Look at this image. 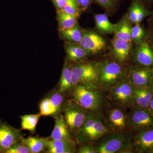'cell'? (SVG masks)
Segmentation results:
<instances>
[{"instance_id": "52a82bcc", "label": "cell", "mask_w": 153, "mask_h": 153, "mask_svg": "<svg viewBox=\"0 0 153 153\" xmlns=\"http://www.w3.org/2000/svg\"><path fill=\"white\" fill-rule=\"evenodd\" d=\"M126 109L120 107L109 105L102 113L105 123L112 131L130 132L128 114L126 112Z\"/></svg>"}, {"instance_id": "7c38bea8", "label": "cell", "mask_w": 153, "mask_h": 153, "mask_svg": "<svg viewBox=\"0 0 153 153\" xmlns=\"http://www.w3.org/2000/svg\"><path fill=\"white\" fill-rule=\"evenodd\" d=\"M23 137L20 130L0 120V153H5Z\"/></svg>"}, {"instance_id": "7402d4cb", "label": "cell", "mask_w": 153, "mask_h": 153, "mask_svg": "<svg viewBox=\"0 0 153 153\" xmlns=\"http://www.w3.org/2000/svg\"><path fill=\"white\" fill-rule=\"evenodd\" d=\"M95 22V31L101 35L106 36L113 34L114 24L109 21L108 15L105 13L93 14Z\"/></svg>"}, {"instance_id": "e0dca14e", "label": "cell", "mask_w": 153, "mask_h": 153, "mask_svg": "<svg viewBox=\"0 0 153 153\" xmlns=\"http://www.w3.org/2000/svg\"><path fill=\"white\" fill-rule=\"evenodd\" d=\"M75 140H48V145L45 153H74L76 152Z\"/></svg>"}, {"instance_id": "ab89813d", "label": "cell", "mask_w": 153, "mask_h": 153, "mask_svg": "<svg viewBox=\"0 0 153 153\" xmlns=\"http://www.w3.org/2000/svg\"><path fill=\"white\" fill-rule=\"evenodd\" d=\"M153 153V149L152 150H151L150 151H149V153Z\"/></svg>"}, {"instance_id": "8d00e7d4", "label": "cell", "mask_w": 153, "mask_h": 153, "mask_svg": "<svg viewBox=\"0 0 153 153\" xmlns=\"http://www.w3.org/2000/svg\"><path fill=\"white\" fill-rule=\"evenodd\" d=\"M148 108L153 113V96L152 98L151 99Z\"/></svg>"}, {"instance_id": "e575fe53", "label": "cell", "mask_w": 153, "mask_h": 153, "mask_svg": "<svg viewBox=\"0 0 153 153\" xmlns=\"http://www.w3.org/2000/svg\"><path fill=\"white\" fill-rule=\"evenodd\" d=\"M68 0H52L54 5L57 10H61L66 5Z\"/></svg>"}, {"instance_id": "5bb4252c", "label": "cell", "mask_w": 153, "mask_h": 153, "mask_svg": "<svg viewBox=\"0 0 153 153\" xmlns=\"http://www.w3.org/2000/svg\"><path fill=\"white\" fill-rule=\"evenodd\" d=\"M132 137L134 153H145L153 149V128L136 132Z\"/></svg>"}, {"instance_id": "f1b7e54d", "label": "cell", "mask_w": 153, "mask_h": 153, "mask_svg": "<svg viewBox=\"0 0 153 153\" xmlns=\"http://www.w3.org/2000/svg\"><path fill=\"white\" fill-rule=\"evenodd\" d=\"M39 110L40 113L42 116H52L55 118L57 115L59 114L48 95L41 100L39 105Z\"/></svg>"}, {"instance_id": "f35d334b", "label": "cell", "mask_w": 153, "mask_h": 153, "mask_svg": "<svg viewBox=\"0 0 153 153\" xmlns=\"http://www.w3.org/2000/svg\"><path fill=\"white\" fill-rule=\"evenodd\" d=\"M150 17H151V18H152V19H153V10H152V15H151V16Z\"/></svg>"}, {"instance_id": "d6986e66", "label": "cell", "mask_w": 153, "mask_h": 153, "mask_svg": "<svg viewBox=\"0 0 153 153\" xmlns=\"http://www.w3.org/2000/svg\"><path fill=\"white\" fill-rule=\"evenodd\" d=\"M64 49L66 55V59L70 63L84 61L90 56L79 43L65 42Z\"/></svg>"}, {"instance_id": "83f0119b", "label": "cell", "mask_w": 153, "mask_h": 153, "mask_svg": "<svg viewBox=\"0 0 153 153\" xmlns=\"http://www.w3.org/2000/svg\"><path fill=\"white\" fill-rule=\"evenodd\" d=\"M105 11V13L111 16L117 11L122 0H92Z\"/></svg>"}, {"instance_id": "4fadbf2b", "label": "cell", "mask_w": 153, "mask_h": 153, "mask_svg": "<svg viewBox=\"0 0 153 153\" xmlns=\"http://www.w3.org/2000/svg\"><path fill=\"white\" fill-rule=\"evenodd\" d=\"M153 77V68L130 65L128 78L136 87H149Z\"/></svg>"}, {"instance_id": "277c9868", "label": "cell", "mask_w": 153, "mask_h": 153, "mask_svg": "<svg viewBox=\"0 0 153 153\" xmlns=\"http://www.w3.org/2000/svg\"><path fill=\"white\" fill-rule=\"evenodd\" d=\"M70 63L73 88L78 84H81L89 88L99 87L98 85L99 60L89 61L87 60Z\"/></svg>"}, {"instance_id": "836d02e7", "label": "cell", "mask_w": 153, "mask_h": 153, "mask_svg": "<svg viewBox=\"0 0 153 153\" xmlns=\"http://www.w3.org/2000/svg\"><path fill=\"white\" fill-rule=\"evenodd\" d=\"M148 39L153 45V19L150 17L148 19Z\"/></svg>"}, {"instance_id": "d590c367", "label": "cell", "mask_w": 153, "mask_h": 153, "mask_svg": "<svg viewBox=\"0 0 153 153\" xmlns=\"http://www.w3.org/2000/svg\"><path fill=\"white\" fill-rule=\"evenodd\" d=\"M147 7H150L153 4V0H141ZM149 8V7H148Z\"/></svg>"}, {"instance_id": "74e56055", "label": "cell", "mask_w": 153, "mask_h": 153, "mask_svg": "<svg viewBox=\"0 0 153 153\" xmlns=\"http://www.w3.org/2000/svg\"><path fill=\"white\" fill-rule=\"evenodd\" d=\"M149 87L153 91V77L152 79V82H151L150 85Z\"/></svg>"}, {"instance_id": "cb8c5ba5", "label": "cell", "mask_w": 153, "mask_h": 153, "mask_svg": "<svg viewBox=\"0 0 153 153\" xmlns=\"http://www.w3.org/2000/svg\"><path fill=\"white\" fill-rule=\"evenodd\" d=\"M22 140L27 146L31 153H39L45 152L47 150L49 138L29 136L27 138L23 137Z\"/></svg>"}, {"instance_id": "ba28073f", "label": "cell", "mask_w": 153, "mask_h": 153, "mask_svg": "<svg viewBox=\"0 0 153 153\" xmlns=\"http://www.w3.org/2000/svg\"><path fill=\"white\" fill-rule=\"evenodd\" d=\"M128 114L130 132H137L153 128V113L149 108H131Z\"/></svg>"}, {"instance_id": "5b68a950", "label": "cell", "mask_w": 153, "mask_h": 153, "mask_svg": "<svg viewBox=\"0 0 153 153\" xmlns=\"http://www.w3.org/2000/svg\"><path fill=\"white\" fill-rule=\"evenodd\" d=\"M62 112L68 129L74 137L84 123L88 111L70 98L65 100Z\"/></svg>"}, {"instance_id": "9a60e30c", "label": "cell", "mask_w": 153, "mask_h": 153, "mask_svg": "<svg viewBox=\"0 0 153 153\" xmlns=\"http://www.w3.org/2000/svg\"><path fill=\"white\" fill-rule=\"evenodd\" d=\"M126 13L133 26L141 24L146 18L150 16L152 10H150L141 0H132Z\"/></svg>"}, {"instance_id": "7a4b0ae2", "label": "cell", "mask_w": 153, "mask_h": 153, "mask_svg": "<svg viewBox=\"0 0 153 153\" xmlns=\"http://www.w3.org/2000/svg\"><path fill=\"white\" fill-rule=\"evenodd\" d=\"M98 85L106 92L113 86L128 77L129 63H120L113 60L109 55L99 60Z\"/></svg>"}, {"instance_id": "44dd1931", "label": "cell", "mask_w": 153, "mask_h": 153, "mask_svg": "<svg viewBox=\"0 0 153 153\" xmlns=\"http://www.w3.org/2000/svg\"><path fill=\"white\" fill-rule=\"evenodd\" d=\"M73 88L72 76L70 63L65 59L57 90L66 94Z\"/></svg>"}, {"instance_id": "30bf717a", "label": "cell", "mask_w": 153, "mask_h": 153, "mask_svg": "<svg viewBox=\"0 0 153 153\" xmlns=\"http://www.w3.org/2000/svg\"><path fill=\"white\" fill-rule=\"evenodd\" d=\"M79 44L90 56L101 54L107 48L104 38L96 31L92 30H83L82 38Z\"/></svg>"}, {"instance_id": "d6a6232c", "label": "cell", "mask_w": 153, "mask_h": 153, "mask_svg": "<svg viewBox=\"0 0 153 153\" xmlns=\"http://www.w3.org/2000/svg\"><path fill=\"white\" fill-rule=\"evenodd\" d=\"M76 2L79 10L82 13L89 8L93 1L92 0H76Z\"/></svg>"}, {"instance_id": "9c48e42d", "label": "cell", "mask_w": 153, "mask_h": 153, "mask_svg": "<svg viewBox=\"0 0 153 153\" xmlns=\"http://www.w3.org/2000/svg\"><path fill=\"white\" fill-rule=\"evenodd\" d=\"M129 62L136 66L153 68V45L148 38L134 46Z\"/></svg>"}, {"instance_id": "d4e9b609", "label": "cell", "mask_w": 153, "mask_h": 153, "mask_svg": "<svg viewBox=\"0 0 153 153\" xmlns=\"http://www.w3.org/2000/svg\"><path fill=\"white\" fill-rule=\"evenodd\" d=\"M78 17L72 16L61 10H57L58 30H66L74 27L78 24Z\"/></svg>"}, {"instance_id": "4dcf8cb0", "label": "cell", "mask_w": 153, "mask_h": 153, "mask_svg": "<svg viewBox=\"0 0 153 153\" xmlns=\"http://www.w3.org/2000/svg\"><path fill=\"white\" fill-rule=\"evenodd\" d=\"M22 138L13 145L5 153H31Z\"/></svg>"}, {"instance_id": "2e32d148", "label": "cell", "mask_w": 153, "mask_h": 153, "mask_svg": "<svg viewBox=\"0 0 153 153\" xmlns=\"http://www.w3.org/2000/svg\"><path fill=\"white\" fill-rule=\"evenodd\" d=\"M153 96V91L149 87L134 86L131 108H148Z\"/></svg>"}, {"instance_id": "1f68e13d", "label": "cell", "mask_w": 153, "mask_h": 153, "mask_svg": "<svg viewBox=\"0 0 153 153\" xmlns=\"http://www.w3.org/2000/svg\"><path fill=\"white\" fill-rule=\"evenodd\" d=\"M78 153H96L94 144H84L80 145L78 149H76Z\"/></svg>"}, {"instance_id": "8992f818", "label": "cell", "mask_w": 153, "mask_h": 153, "mask_svg": "<svg viewBox=\"0 0 153 153\" xmlns=\"http://www.w3.org/2000/svg\"><path fill=\"white\" fill-rule=\"evenodd\" d=\"M134 86L128 77L113 86L106 92L110 103L127 109L132 107Z\"/></svg>"}, {"instance_id": "8fae6325", "label": "cell", "mask_w": 153, "mask_h": 153, "mask_svg": "<svg viewBox=\"0 0 153 153\" xmlns=\"http://www.w3.org/2000/svg\"><path fill=\"white\" fill-rule=\"evenodd\" d=\"M134 47L133 42L113 38L111 40L108 55L118 63H129Z\"/></svg>"}, {"instance_id": "4316f807", "label": "cell", "mask_w": 153, "mask_h": 153, "mask_svg": "<svg viewBox=\"0 0 153 153\" xmlns=\"http://www.w3.org/2000/svg\"><path fill=\"white\" fill-rule=\"evenodd\" d=\"M132 41L136 46L148 38V30L141 24L133 26L131 33Z\"/></svg>"}, {"instance_id": "ac0fdd59", "label": "cell", "mask_w": 153, "mask_h": 153, "mask_svg": "<svg viewBox=\"0 0 153 153\" xmlns=\"http://www.w3.org/2000/svg\"><path fill=\"white\" fill-rule=\"evenodd\" d=\"M54 129L49 139L51 140H74L71 134L64 118L63 112L60 113L55 118Z\"/></svg>"}, {"instance_id": "ffe728a7", "label": "cell", "mask_w": 153, "mask_h": 153, "mask_svg": "<svg viewBox=\"0 0 153 153\" xmlns=\"http://www.w3.org/2000/svg\"><path fill=\"white\" fill-rule=\"evenodd\" d=\"M132 27L133 25L126 13L117 23L114 24L113 34L114 38L132 42L131 38Z\"/></svg>"}, {"instance_id": "603a6c76", "label": "cell", "mask_w": 153, "mask_h": 153, "mask_svg": "<svg viewBox=\"0 0 153 153\" xmlns=\"http://www.w3.org/2000/svg\"><path fill=\"white\" fill-rule=\"evenodd\" d=\"M83 30L78 23L73 27L66 30H58V33L60 39L65 42L79 43L82 38Z\"/></svg>"}, {"instance_id": "6da1fadb", "label": "cell", "mask_w": 153, "mask_h": 153, "mask_svg": "<svg viewBox=\"0 0 153 153\" xmlns=\"http://www.w3.org/2000/svg\"><path fill=\"white\" fill-rule=\"evenodd\" d=\"M69 93L71 99L88 112L95 114H102L110 104L106 92L100 87L89 88L78 84Z\"/></svg>"}, {"instance_id": "484cf974", "label": "cell", "mask_w": 153, "mask_h": 153, "mask_svg": "<svg viewBox=\"0 0 153 153\" xmlns=\"http://www.w3.org/2000/svg\"><path fill=\"white\" fill-rule=\"evenodd\" d=\"M41 116L39 113L36 114L24 115L20 117L22 130L28 131L32 133H35L37 124Z\"/></svg>"}, {"instance_id": "3957f363", "label": "cell", "mask_w": 153, "mask_h": 153, "mask_svg": "<svg viewBox=\"0 0 153 153\" xmlns=\"http://www.w3.org/2000/svg\"><path fill=\"white\" fill-rule=\"evenodd\" d=\"M130 132L111 131L94 144L96 153H134Z\"/></svg>"}, {"instance_id": "f546056e", "label": "cell", "mask_w": 153, "mask_h": 153, "mask_svg": "<svg viewBox=\"0 0 153 153\" xmlns=\"http://www.w3.org/2000/svg\"><path fill=\"white\" fill-rule=\"evenodd\" d=\"M60 10L66 13L75 16L78 18L80 16L81 13L76 0H68L66 5Z\"/></svg>"}]
</instances>
